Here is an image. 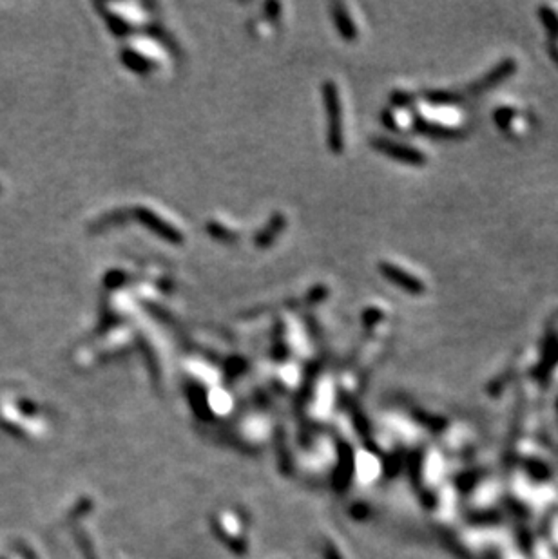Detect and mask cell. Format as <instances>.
<instances>
[{
    "instance_id": "obj_4",
    "label": "cell",
    "mask_w": 558,
    "mask_h": 559,
    "mask_svg": "<svg viewBox=\"0 0 558 559\" xmlns=\"http://www.w3.org/2000/svg\"><path fill=\"white\" fill-rule=\"evenodd\" d=\"M374 147L377 151L384 152L386 156H392L399 161H404V163H411V165L425 163V156H420V152H417L416 149L404 147L401 143L388 142V140H374Z\"/></svg>"
},
{
    "instance_id": "obj_5",
    "label": "cell",
    "mask_w": 558,
    "mask_h": 559,
    "mask_svg": "<svg viewBox=\"0 0 558 559\" xmlns=\"http://www.w3.org/2000/svg\"><path fill=\"white\" fill-rule=\"evenodd\" d=\"M334 20H336L337 28L341 31V35L345 38H355V26L354 22L350 20V17L343 11L341 6H336L334 8Z\"/></svg>"
},
{
    "instance_id": "obj_1",
    "label": "cell",
    "mask_w": 558,
    "mask_h": 559,
    "mask_svg": "<svg viewBox=\"0 0 558 559\" xmlns=\"http://www.w3.org/2000/svg\"><path fill=\"white\" fill-rule=\"evenodd\" d=\"M325 103L328 112V145L334 152L343 151V122H341V103L339 92L332 82H327L323 87Z\"/></svg>"
},
{
    "instance_id": "obj_2",
    "label": "cell",
    "mask_w": 558,
    "mask_h": 559,
    "mask_svg": "<svg viewBox=\"0 0 558 559\" xmlns=\"http://www.w3.org/2000/svg\"><path fill=\"white\" fill-rule=\"evenodd\" d=\"M134 217H136V219H138L143 226H147L152 234H156L158 237L165 239V241H169V243L178 244L183 241V237H181V234L178 232V230L172 228L169 223H165L162 217H158L156 214L149 210V208H142V206L134 208Z\"/></svg>"
},
{
    "instance_id": "obj_3",
    "label": "cell",
    "mask_w": 558,
    "mask_h": 559,
    "mask_svg": "<svg viewBox=\"0 0 558 559\" xmlns=\"http://www.w3.org/2000/svg\"><path fill=\"white\" fill-rule=\"evenodd\" d=\"M381 268V272H383V275L386 277L390 283H393V285H397L399 288H402L404 292H408V294H413V295H419L425 292V286H422V283H420L419 279H416L413 275L406 274L404 270H401L399 266H393V265H388V262H383V265L379 266Z\"/></svg>"
}]
</instances>
